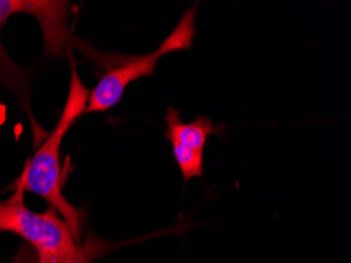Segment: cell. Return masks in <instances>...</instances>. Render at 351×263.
Returning <instances> with one entry per match:
<instances>
[{"instance_id": "4", "label": "cell", "mask_w": 351, "mask_h": 263, "mask_svg": "<svg viewBox=\"0 0 351 263\" xmlns=\"http://www.w3.org/2000/svg\"><path fill=\"white\" fill-rule=\"evenodd\" d=\"M68 2H51V0H29V12L38 21L45 38V52L51 57H63L70 46V29H68Z\"/></svg>"}, {"instance_id": "2", "label": "cell", "mask_w": 351, "mask_h": 263, "mask_svg": "<svg viewBox=\"0 0 351 263\" xmlns=\"http://www.w3.org/2000/svg\"><path fill=\"white\" fill-rule=\"evenodd\" d=\"M195 13L197 7L194 5L182 16L177 27L161 43V46L143 56H108V54L93 51L88 46L79 45L87 52L93 54L92 58L104 67V74L99 78L98 84L90 90L85 114L109 111L110 107L120 103L126 87L131 82L155 74L159 58L170 52L191 49L195 36Z\"/></svg>"}, {"instance_id": "6", "label": "cell", "mask_w": 351, "mask_h": 263, "mask_svg": "<svg viewBox=\"0 0 351 263\" xmlns=\"http://www.w3.org/2000/svg\"><path fill=\"white\" fill-rule=\"evenodd\" d=\"M16 13H24V0H0V35H2V27L7 23L10 16ZM0 82L5 87L12 90L21 103L29 109V87L25 80V71L23 68L16 67L8 57L7 51L2 46L0 38Z\"/></svg>"}, {"instance_id": "7", "label": "cell", "mask_w": 351, "mask_h": 263, "mask_svg": "<svg viewBox=\"0 0 351 263\" xmlns=\"http://www.w3.org/2000/svg\"><path fill=\"white\" fill-rule=\"evenodd\" d=\"M110 249H114V243H108L95 233H90L84 243L76 244L71 251L54 255H38L36 263H92Z\"/></svg>"}, {"instance_id": "5", "label": "cell", "mask_w": 351, "mask_h": 263, "mask_svg": "<svg viewBox=\"0 0 351 263\" xmlns=\"http://www.w3.org/2000/svg\"><path fill=\"white\" fill-rule=\"evenodd\" d=\"M166 137L170 144L195 152H204L206 139L217 133V126L208 117H199L191 123H183L180 119V109L172 106H169L166 112Z\"/></svg>"}, {"instance_id": "9", "label": "cell", "mask_w": 351, "mask_h": 263, "mask_svg": "<svg viewBox=\"0 0 351 263\" xmlns=\"http://www.w3.org/2000/svg\"><path fill=\"white\" fill-rule=\"evenodd\" d=\"M21 257H23V251H21V254L18 255V259H16L14 263H21Z\"/></svg>"}, {"instance_id": "3", "label": "cell", "mask_w": 351, "mask_h": 263, "mask_svg": "<svg viewBox=\"0 0 351 263\" xmlns=\"http://www.w3.org/2000/svg\"><path fill=\"white\" fill-rule=\"evenodd\" d=\"M0 232H12L34 246L38 255H54L71 251L79 244L66 222L49 207L45 213L29 210L24 203V192L0 201Z\"/></svg>"}, {"instance_id": "1", "label": "cell", "mask_w": 351, "mask_h": 263, "mask_svg": "<svg viewBox=\"0 0 351 263\" xmlns=\"http://www.w3.org/2000/svg\"><path fill=\"white\" fill-rule=\"evenodd\" d=\"M90 89L85 87L79 76L77 68L71 63V80L70 90L63 106L62 115L57 122V126L43 141L40 148L27 163L23 174L14 181V191L34 192L51 203V207L62 214V219L70 227L71 233L79 243L81 241V211L74 208L63 196L66 174L60 165V145L68 130L73 126L79 117L85 114V107L88 103Z\"/></svg>"}, {"instance_id": "8", "label": "cell", "mask_w": 351, "mask_h": 263, "mask_svg": "<svg viewBox=\"0 0 351 263\" xmlns=\"http://www.w3.org/2000/svg\"><path fill=\"white\" fill-rule=\"evenodd\" d=\"M172 150L175 163L178 164L184 181L204 175V152H195L178 145H172Z\"/></svg>"}]
</instances>
